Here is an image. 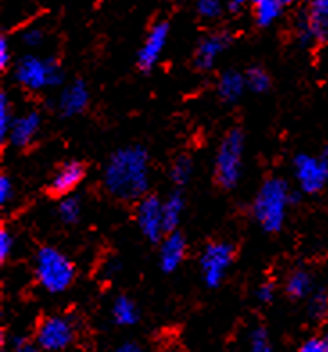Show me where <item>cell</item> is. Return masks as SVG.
<instances>
[{"label":"cell","instance_id":"1","mask_svg":"<svg viewBox=\"0 0 328 352\" xmlns=\"http://www.w3.org/2000/svg\"><path fill=\"white\" fill-rule=\"evenodd\" d=\"M106 192L122 202L142 201L149 190V154L140 145L115 151L104 166Z\"/></svg>","mask_w":328,"mask_h":352},{"label":"cell","instance_id":"2","mask_svg":"<svg viewBox=\"0 0 328 352\" xmlns=\"http://www.w3.org/2000/svg\"><path fill=\"white\" fill-rule=\"evenodd\" d=\"M291 206V190L283 179H267L253 201V214L265 232L282 231L287 208Z\"/></svg>","mask_w":328,"mask_h":352},{"label":"cell","instance_id":"3","mask_svg":"<svg viewBox=\"0 0 328 352\" xmlns=\"http://www.w3.org/2000/svg\"><path fill=\"white\" fill-rule=\"evenodd\" d=\"M37 279L49 294H63L74 283L76 267L61 250L54 247H41L34 258Z\"/></svg>","mask_w":328,"mask_h":352},{"label":"cell","instance_id":"4","mask_svg":"<svg viewBox=\"0 0 328 352\" xmlns=\"http://www.w3.org/2000/svg\"><path fill=\"white\" fill-rule=\"evenodd\" d=\"M14 79L22 88L38 91L43 88H54L63 82V70L54 58L43 59L38 56H22L14 65Z\"/></svg>","mask_w":328,"mask_h":352},{"label":"cell","instance_id":"5","mask_svg":"<svg viewBox=\"0 0 328 352\" xmlns=\"http://www.w3.org/2000/svg\"><path fill=\"white\" fill-rule=\"evenodd\" d=\"M244 134L238 129H232L219 143L214 163V177L223 190H232L240 181L243 174Z\"/></svg>","mask_w":328,"mask_h":352},{"label":"cell","instance_id":"6","mask_svg":"<svg viewBox=\"0 0 328 352\" xmlns=\"http://www.w3.org/2000/svg\"><path fill=\"white\" fill-rule=\"evenodd\" d=\"M235 256V247L228 241H212L201 252L199 267H201L203 283L208 288H219L225 281L228 268L232 267Z\"/></svg>","mask_w":328,"mask_h":352},{"label":"cell","instance_id":"7","mask_svg":"<svg viewBox=\"0 0 328 352\" xmlns=\"http://www.w3.org/2000/svg\"><path fill=\"white\" fill-rule=\"evenodd\" d=\"M76 338L74 322L61 315H52L40 322L37 329V345L45 352H61Z\"/></svg>","mask_w":328,"mask_h":352},{"label":"cell","instance_id":"8","mask_svg":"<svg viewBox=\"0 0 328 352\" xmlns=\"http://www.w3.org/2000/svg\"><path fill=\"white\" fill-rule=\"evenodd\" d=\"M294 177L300 192L305 195H316L327 186L328 175L319 157L310 154H298L294 157Z\"/></svg>","mask_w":328,"mask_h":352},{"label":"cell","instance_id":"9","mask_svg":"<svg viewBox=\"0 0 328 352\" xmlns=\"http://www.w3.org/2000/svg\"><path fill=\"white\" fill-rule=\"evenodd\" d=\"M136 226L149 241H160L165 232L163 226V201L156 195H145L136 204Z\"/></svg>","mask_w":328,"mask_h":352},{"label":"cell","instance_id":"10","mask_svg":"<svg viewBox=\"0 0 328 352\" xmlns=\"http://www.w3.org/2000/svg\"><path fill=\"white\" fill-rule=\"evenodd\" d=\"M169 32H171V27L165 20H158L156 23H153V27L149 29L147 36H145L144 43L140 47L139 56H136V67L140 70L151 72L156 67L158 59L162 56L167 40H169Z\"/></svg>","mask_w":328,"mask_h":352},{"label":"cell","instance_id":"11","mask_svg":"<svg viewBox=\"0 0 328 352\" xmlns=\"http://www.w3.org/2000/svg\"><path fill=\"white\" fill-rule=\"evenodd\" d=\"M90 102V89L86 86L83 79H77L65 86L63 91L59 94L58 98V109L59 115L65 118H72V116L81 115L88 107Z\"/></svg>","mask_w":328,"mask_h":352},{"label":"cell","instance_id":"12","mask_svg":"<svg viewBox=\"0 0 328 352\" xmlns=\"http://www.w3.org/2000/svg\"><path fill=\"white\" fill-rule=\"evenodd\" d=\"M85 179V166L79 161H67L65 165L58 168L54 177L50 179L49 193L59 199L70 197V193L76 190L81 181Z\"/></svg>","mask_w":328,"mask_h":352},{"label":"cell","instance_id":"13","mask_svg":"<svg viewBox=\"0 0 328 352\" xmlns=\"http://www.w3.org/2000/svg\"><path fill=\"white\" fill-rule=\"evenodd\" d=\"M229 43H232V38L226 32H217V34L203 38L199 41L196 52H194V67L198 68V70H210V68H214L216 59L228 49Z\"/></svg>","mask_w":328,"mask_h":352},{"label":"cell","instance_id":"14","mask_svg":"<svg viewBox=\"0 0 328 352\" xmlns=\"http://www.w3.org/2000/svg\"><path fill=\"white\" fill-rule=\"evenodd\" d=\"M41 127V116L38 111H29L20 115L19 118H14L13 125H11L10 136H8V143L13 145L14 148H25L29 147L34 138L38 136Z\"/></svg>","mask_w":328,"mask_h":352},{"label":"cell","instance_id":"15","mask_svg":"<svg viewBox=\"0 0 328 352\" xmlns=\"http://www.w3.org/2000/svg\"><path fill=\"white\" fill-rule=\"evenodd\" d=\"M185 252H187V241H185L183 234L178 231L169 232L162 240V245H160V254H158L160 268L165 274L176 272L181 261H183Z\"/></svg>","mask_w":328,"mask_h":352},{"label":"cell","instance_id":"16","mask_svg":"<svg viewBox=\"0 0 328 352\" xmlns=\"http://www.w3.org/2000/svg\"><path fill=\"white\" fill-rule=\"evenodd\" d=\"M312 41L319 45L328 43V0H314L303 11Z\"/></svg>","mask_w":328,"mask_h":352},{"label":"cell","instance_id":"17","mask_svg":"<svg viewBox=\"0 0 328 352\" xmlns=\"http://www.w3.org/2000/svg\"><path fill=\"white\" fill-rule=\"evenodd\" d=\"M244 88H246V76L238 74L237 70L223 72L217 80V94H219L221 100L228 104L237 102L238 98L243 97Z\"/></svg>","mask_w":328,"mask_h":352},{"label":"cell","instance_id":"18","mask_svg":"<svg viewBox=\"0 0 328 352\" xmlns=\"http://www.w3.org/2000/svg\"><path fill=\"white\" fill-rule=\"evenodd\" d=\"M287 2L283 0H256L253 4V14L258 27H271L283 14Z\"/></svg>","mask_w":328,"mask_h":352},{"label":"cell","instance_id":"19","mask_svg":"<svg viewBox=\"0 0 328 352\" xmlns=\"http://www.w3.org/2000/svg\"><path fill=\"white\" fill-rule=\"evenodd\" d=\"M185 210V199L180 192H174L167 197L163 201V226H165V232H174L178 229L183 217Z\"/></svg>","mask_w":328,"mask_h":352},{"label":"cell","instance_id":"20","mask_svg":"<svg viewBox=\"0 0 328 352\" xmlns=\"http://www.w3.org/2000/svg\"><path fill=\"white\" fill-rule=\"evenodd\" d=\"M112 315L115 324H119V326L127 327L139 322V308H136V304L130 297H126V295H121V297L113 300Z\"/></svg>","mask_w":328,"mask_h":352},{"label":"cell","instance_id":"21","mask_svg":"<svg viewBox=\"0 0 328 352\" xmlns=\"http://www.w3.org/2000/svg\"><path fill=\"white\" fill-rule=\"evenodd\" d=\"M312 292V277L307 270H294L285 281V294L291 299H305Z\"/></svg>","mask_w":328,"mask_h":352},{"label":"cell","instance_id":"22","mask_svg":"<svg viewBox=\"0 0 328 352\" xmlns=\"http://www.w3.org/2000/svg\"><path fill=\"white\" fill-rule=\"evenodd\" d=\"M194 163L189 156L176 157L174 163L171 165V181L176 186H185L192 177Z\"/></svg>","mask_w":328,"mask_h":352},{"label":"cell","instance_id":"23","mask_svg":"<svg viewBox=\"0 0 328 352\" xmlns=\"http://www.w3.org/2000/svg\"><path fill=\"white\" fill-rule=\"evenodd\" d=\"M246 86L255 94H264L271 88V76L262 67L247 68Z\"/></svg>","mask_w":328,"mask_h":352},{"label":"cell","instance_id":"24","mask_svg":"<svg viewBox=\"0 0 328 352\" xmlns=\"http://www.w3.org/2000/svg\"><path fill=\"white\" fill-rule=\"evenodd\" d=\"M58 214L65 223H76L79 220V214H81V201H79V197L70 195L61 199L58 206Z\"/></svg>","mask_w":328,"mask_h":352},{"label":"cell","instance_id":"25","mask_svg":"<svg viewBox=\"0 0 328 352\" xmlns=\"http://www.w3.org/2000/svg\"><path fill=\"white\" fill-rule=\"evenodd\" d=\"M14 118L11 115V100L6 94H0V140L4 143V140L8 142V136H10L11 125H13Z\"/></svg>","mask_w":328,"mask_h":352},{"label":"cell","instance_id":"26","mask_svg":"<svg viewBox=\"0 0 328 352\" xmlns=\"http://www.w3.org/2000/svg\"><path fill=\"white\" fill-rule=\"evenodd\" d=\"M309 315L316 320H321L328 315V294L323 290L314 292L309 299Z\"/></svg>","mask_w":328,"mask_h":352},{"label":"cell","instance_id":"27","mask_svg":"<svg viewBox=\"0 0 328 352\" xmlns=\"http://www.w3.org/2000/svg\"><path fill=\"white\" fill-rule=\"evenodd\" d=\"M249 347H252V352H273L269 344V336H267V331L264 327H255L252 331Z\"/></svg>","mask_w":328,"mask_h":352},{"label":"cell","instance_id":"28","mask_svg":"<svg viewBox=\"0 0 328 352\" xmlns=\"http://www.w3.org/2000/svg\"><path fill=\"white\" fill-rule=\"evenodd\" d=\"M223 4L217 2V0H199L198 6H196V11L201 18H207V20H214V18H219L223 14Z\"/></svg>","mask_w":328,"mask_h":352},{"label":"cell","instance_id":"29","mask_svg":"<svg viewBox=\"0 0 328 352\" xmlns=\"http://www.w3.org/2000/svg\"><path fill=\"white\" fill-rule=\"evenodd\" d=\"M13 234H11L8 229H2V231H0V261H2V263L8 261V258H10L11 252H13Z\"/></svg>","mask_w":328,"mask_h":352},{"label":"cell","instance_id":"30","mask_svg":"<svg viewBox=\"0 0 328 352\" xmlns=\"http://www.w3.org/2000/svg\"><path fill=\"white\" fill-rule=\"evenodd\" d=\"M14 197V186L13 181H11L8 175H0V204L6 206L13 201Z\"/></svg>","mask_w":328,"mask_h":352},{"label":"cell","instance_id":"31","mask_svg":"<svg viewBox=\"0 0 328 352\" xmlns=\"http://www.w3.org/2000/svg\"><path fill=\"white\" fill-rule=\"evenodd\" d=\"M43 38H45V34H43V31L38 29V27H31V29H28V31L22 34V41L28 45V47H38V45H41Z\"/></svg>","mask_w":328,"mask_h":352},{"label":"cell","instance_id":"32","mask_svg":"<svg viewBox=\"0 0 328 352\" xmlns=\"http://www.w3.org/2000/svg\"><path fill=\"white\" fill-rule=\"evenodd\" d=\"M256 299L260 300L262 304H269L273 302L274 299V285L273 283H262L260 286H258V290H256Z\"/></svg>","mask_w":328,"mask_h":352},{"label":"cell","instance_id":"33","mask_svg":"<svg viewBox=\"0 0 328 352\" xmlns=\"http://www.w3.org/2000/svg\"><path fill=\"white\" fill-rule=\"evenodd\" d=\"M11 65V45L8 41L6 36L0 38V68L6 70V68Z\"/></svg>","mask_w":328,"mask_h":352},{"label":"cell","instance_id":"34","mask_svg":"<svg viewBox=\"0 0 328 352\" xmlns=\"http://www.w3.org/2000/svg\"><path fill=\"white\" fill-rule=\"evenodd\" d=\"M298 352H327L323 344V338H310L301 345Z\"/></svg>","mask_w":328,"mask_h":352},{"label":"cell","instance_id":"35","mask_svg":"<svg viewBox=\"0 0 328 352\" xmlns=\"http://www.w3.org/2000/svg\"><path fill=\"white\" fill-rule=\"evenodd\" d=\"M14 349L17 352H40V349H37L34 345L28 344L23 338H17L14 340Z\"/></svg>","mask_w":328,"mask_h":352},{"label":"cell","instance_id":"36","mask_svg":"<svg viewBox=\"0 0 328 352\" xmlns=\"http://www.w3.org/2000/svg\"><path fill=\"white\" fill-rule=\"evenodd\" d=\"M115 352H144L136 344H124L117 349Z\"/></svg>","mask_w":328,"mask_h":352},{"label":"cell","instance_id":"37","mask_svg":"<svg viewBox=\"0 0 328 352\" xmlns=\"http://www.w3.org/2000/svg\"><path fill=\"white\" fill-rule=\"evenodd\" d=\"M244 8V2L237 0V2H229L228 4V11L229 13H238V11H243Z\"/></svg>","mask_w":328,"mask_h":352},{"label":"cell","instance_id":"38","mask_svg":"<svg viewBox=\"0 0 328 352\" xmlns=\"http://www.w3.org/2000/svg\"><path fill=\"white\" fill-rule=\"evenodd\" d=\"M319 160H321V163H323L325 170H327V175H328V143H327V147L323 148V152H321V157H319Z\"/></svg>","mask_w":328,"mask_h":352},{"label":"cell","instance_id":"39","mask_svg":"<svg viewBox=\"0 0 328 352\" xmlns=\"http://www.w3.org/2000/svg\"><path fill=\"white\" fill-rule=\"evenodd\" d=\"M321 338H323V344H325V349H327V352H328V333L325 336H321Z\"/></svg>","mask_w":328,"mask_h":352}]
</instances>
